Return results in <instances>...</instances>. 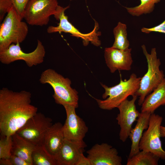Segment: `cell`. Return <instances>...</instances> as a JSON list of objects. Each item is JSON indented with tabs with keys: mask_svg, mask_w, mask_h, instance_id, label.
Masks as SVG:
<instances>
[{
	"mask_svg": "<svg viewBox=\"0 0 165 165\" xmlns=\"http://www.w3.org/2000/svg\"><path fill=\"white\" fill-rule=\"evenodd\" d=\"M31 97L25 90L14 92L5 87L0 90L1 136H12L37 113V108L31 104Z\"/></svg>",
	"mask_w": 165,
	"mask_h": 165,
	"instance_id": "obj_1",
	"label": "cell"
},
{
	"mask_svg": "<svg viewBox=\"0 0 165 165\" xmlns=\"http://www.w3.org/2000/svg\"><path fill=\"white\" fill-rule=\"evenodd\" d=\"M141 79L133 73L127 80H123L120 76L119 83L112 87H109L101 83L105 90L102 98L105 99L94 98L99 107L102 109L110 110L117 108L129 96L135 94L139 87Z\"/></svg>",
	"mask_w": 165,
	"mask_h": 165,
	"instance_id": "obj_2",
	"label": "cell"
},
{
	"mask_svg": "<svg viewBox=\"0 0 165 165\" xmlns=\"http://www.w3.org/2000/svg\"><path fill=\"white\" fill-rule=\"evenodd\" d=\"M39 81L42 84L47 83L52 86L54 91L53 97L56 103L78 107V92L71 87V82L68 78H65L53 69L49 68L42 72Z\"/></svg>",
	"mask_w": 165,
	"mask_h": 165,
	"instance_id": "obj_3",
	"label": "cell"
},
{
	"mask_svg": "<svg viewBox=\"0 0 165 165\" xmlns=\"http://www.w3.org/2000/svg\"><path fill=\"white\" fill-rule=\"evenodd\" d=\"M143 53L146 59L148 70L141 78L139 87L135 94L139 97L138 105L141 106L146 97L152 92L165 78L163 71L160 69L161 63L157 57L156 49H151L148 53L145 45L141 46Z\"/></svg>",
	"mask_w": 165,
	"mask_h": 165,
	"instance_id": "obj_4",
	"label": "cell"
},
{
	"mask_svg": "<svg viewBox=\"0 0 165 165\" xmlns=\"http://www.w3.org/2000/svg\"><path fill=\"white\" fill-rule=\"evenodd\" d=\"M12 5L9 9L0 28V51L12 43H21L28 32L27 24L22 21Z\"/></svg>",
	"mask_w": 165,
	"mask_h": 165,
	"instance_id": "obj_5",
	"label": "cell"
},
{
	"mask_svg": "<svg viewBox=\"0 0 165 165\" xmlns=\"http://www.w3.org/2000/svg\"><path fill=\"white\" fill-rule=\"evenodd\" d=\"M69 7V6L65 7L58 6L54 16L56 19L59 21V23L57 26H49L47 29V32L48 33L57 32L68 33L71 34L73 36L81 38L84 46H87L90 42L95 46H100L101 42L98 36L101 35V33L97 31L99 27L97 22L95 21L94 28L90 33L84 34L81 32L69 22L68 16L65 14V10Z\"/></svg>",
	"mask_w": 165,
	"mask_h": 165,
	"instance_id": "obj_6",
	"label": "cell"
},
{
	"mask_svg": "<svg viewBox=\"0 0 165 165\" xmlns=\"http://www.w3.org/2000/svg\"><path fill=\"white\" fill-rule=\"evenodd\" d=\"M58 6L57 0H30L25 8L24 18L30 25H46Z\"/></svg>",
	"mask_w": 165,
	"mask_h": 165,
	"instance_id": "obj_7",
	"label": "cell"
},
{
	"mask_svg": "<svg viewBox=\"0 0 165 165\" xmlns=\"http://www.w3.org/2000/svg\"><path fill=\"white\" fill-rule=\"evenodd\" d=\"M46 51L42 42L37 40L36 49L29 53L24 52L20 43H12L7 48L0 51V61L2 64H9L19 60L24 61L29 67L36 66L44 61Z\"/></svg>",
	"mask_w": 165,
	"mask_h": 165,
	"instance_id": "obj_8",
	"label": "cell"
},
{
	"mask_svg": "<svg viewBox=\"0 0 165 165\" xmlns=\"http://www.w3.org/2000/svg\"><path fill=\"white\" fill-rule=\"evenodd\" d=\"M162 117L154 113L151 115L148 127L143 133L139 146L140 150L151 152L165 160V151L160 139V127Z\"/></svg>",
	"mask_w": 165,
	"mask_h": 165,
	"instance_id": "obj_9",
	"label": "cell"
},
{
	"mask_svg": "<svg viewBox=\"0 0 165 165\" xmlns=\"http://www.w3.org/2000/svg\"><path fill=\"white\" fill-rule=\"evenodd\" d=\"M51 118L37 112L16 133L35 145H41L46 131L53 124Z\"/></svg>",
	"mask_w": 165,
	"mask_h": 165,
	"instance_id": "obj_10",
	"label": "cell"
},
{
	"mask_svg": "<svg viewBox=\"0 0 165 165\" xmlns=\"http://www.w3.org/2000/svg\"><path fill=\"white\" fill-rule=\"evenodd\" d=\"M138 97L134 94L130 100L126 99L117 107L119 113L116 119L120 127L119 138L123 142H125L129 137L133 123L137 121L140 114L137 110L135 104Z\"/></svg>",
	"mask_w": 165,
	"mask_h": 165,
	"instance_id": "obj_11",
	"label": "cell"
},
{
	"mask_svg": "<svg viewBox=\"0 0 165 165\" xmlns=\"http://www.w3.org/2000/svg\"><path fill=\"white\" fill-rule=\"evenodd\" d=\"M63 106L66 113L62 127L64 138L74 141L83 140L88 130L85 122L76 114L75 106L69 105Z\"/></svg>",
	"mask_w": 165,
	"mask_h": 165,
	"instance_id": "obj_12",
	"label": "cell"
},
{
	"mask_svg": "<svg viewBox=\"0 0 165 165\" xmlns=\"http://www.w3.org/2000/svg\"><path fill=\"white\" fill-rule=\"evenodd\" d=\"M91 165H121L117 150L107 143L96 144L86 152Z\"/></svg>",
	"mask_w": 165,
	"mask_h": 165,
	"instance_id": "obj_13",
	"label": "cell"
},
{
	"mask_svg": "<svg viewBox=\"0 0 165 165\" xmlns=\"http://www.w3.org/2000/svg\"><path fill=\"white\" fill-rule=\"evenodd\" d=\"M131 50V48L122 50L112 47L105 48L104 57L106 63L112 73L117 70H130L133 62Z\"/></svg>",
	"mask_w": 165,
	"mask_h": 165,
	"instance_id": "obj_14",
	"label": "cell"
},
{
	"mask_svg": "<svg viewBox=\"0 0 165 165\" xmlns=\"http://www.w3.org/2000/svg\"><path fill=\"white\" fill-rule=\"evenodd\" d=\"M86 146L83 140L74 141L64 138L55 156L57 165H75L80 156L85 151Z\"/></svg>",
	"mask_w": 165,
	"mask_h": 165,
	"instance_id": "obj_15",
	"label": "cell"
},
{
	"mask_svg": "<svg viewBox=\"0 0 165 165\" xmlns=\"http://www.w3.org/2000/svg\"><path fill=\"white\" fill-rule=\"evenodd\" d=\"M63 125L59 122L53 124L47 130L44 136L43 145L47 151L55 156L65 138Z\"/></svg>",
	"mask_w": 165,
	"mask_h": 165,
	"instance_id": "obj_16",
	"label": "cell"
},
{
	"mask_svg": "<svg viewBox=\"0 0 165 165\" xmlns=\"http://www.w3.org/2000/svg\"><path fill=\"white\" fill-rule=\"evenodd\" d=\"M151 114L147 112L140 113L137 123L134 127L131 130L129 135L131 145L128 158L131 157L140 151L139 143L144 130L148 127Z\"/></svg>",
	"mask_w": 165,
	"mask_h": 165,
	"instance_id": "obj_17",
	"label": "cell"
},
{
	"mask_svg": "<svg viewBox=\"0 0 165 165\" xmlns=\"http://www.w3.org/2000/svg\"><path fill=\"white\" fill-rule=\"evenodd\" d=\"M165 105V78L152 92L148 95L141 105V112L151 114L160 106Z\"/></svg>",
	"mask_w": 165,
	"mask_h": 165,
	"instance_id": "obj_18",
	"label": "cell"
},
{
	"mask_svg": "<svg viewBox=\"0 0 165 165\" xmlns=\"http://www.w3.org/2000/svg\"><path fill=\"white\" fill-rule=\"evenodd\" d=\"M12 154L33 165L31 155L36 145L16 133L12 135Z\"/></svg>",
	"mask_w": 165,
	"mask_h": 165,
	"instance_id": "obj_19",
	"label": "cell"
},
{
	"mask_svg": "<svg viewBox=\"0 0 165 165\" xmlns=\"http://www.w3.org/2000/svg\"><path fill=\"white\" fill-rule=\"evenodd\" d=\"M31 159L33 165H57L55 156L47 151L43 144L35 145Z\"/></svg>",
	"mask_w": 165,
	"mask_h": 165,
	"instance_id": "obj_20",
	"label": "cell"
},
{
	"mask_svg": "<svg viewBox=\"0 0 165 165\" xmlns=\"http://www.w3.org/2000/svg\"><path fill=\"white\" fill-rule=\"evenodd\" d=\"M115 40L112 46L113 48L122 50H126L129 48L130 42L127 39V25L119 22L113 30Z\"/></svg>",
	"mask_w": 165,
	"mask_h": 165,
	"instance_id": "obj_21",
	"label": "cell"
},
{
	"mask_svg": "<svg viewBox=\"0 0 165 165\" xmlns=\"http://www.w3.org/2000/svg\"><path fill=\"white\" fill-rule=\"evenodd\" d=\"M160 158L153 153L143 151H139L128 158L127 165H157Z\"/></svg>",
	"mask_w": 165,
	"mask_h": 165,
	"instance_id": "obj_22",
	"label": "cell"
},
{
	"mask_svg": "<svg viewBox=\"0 0 165 165\" xmlns=\"http://www.w3.org/2000/svg\"><path fill=\"white\" fill-rule=\"evenodd\" d=\"M161 0H140V3L133 7H125L127 12L133 16H139L143 14H149L154 9L155 5Z\"/></svg>",
	"mask_w": 165,
	"mask_h": 165,
	"instance_id": "obj_23",
	"label": "cell"
},
{
	"mask_svg": "<svg viewBox=\"0 0 165 165\" xmlns=\"http://www.w3.org/2000/svg\"><path fill=\"white\" fill-rule=\"evenodd\" d=\"M13 141L12 136H0V159H9L12 154Z\"/></svg>",
	"mask_w": 165,
	"mask_h": 165,
	"instance_id": "obj_24",
	"label": "cell"
},
{
	"mask_svg": "<svg viewBox=\"0 0 165 165\" xmlns=\"http://www.w3.org/2000/svg\"><path fill=\"white\" fill-rule=\"evenodd\" d=\"M12 4L18 14L22 20L24 11L28 2L30 0H11Z\"/></svg>",
	"mask_w": 165,
	"mask_h": 165,
	"instance_id": "obj_25",
	"label": "cell"
},
{
	"mask_svg": "<svg viewBox=\"0 0 165 165\" xmlns=\"http://www.w3.org/2000/svg\"><path fill=\"white\" fill-rule=\"evenodd\" d=\"M141 31L144 33L149 34L152 32H158L165 34V20L162 23L151 28L143 27Z\"/></svg>",
	"mask_w": 165,
	"mask_h": 165,
	"instance_id": "obj_26",
	"label": "cell"
},
{
	"mask_svg": "<svg viewBox=\"0 0 165 165\" xmlns=\"http://www.w3.org/2000/svg\"><path fill=\"white\" fill-rule=\"evenodd\" d=\"M13 5L11 0H0V21H2L9 8Z\"/></svg>",
	"mask_w": 165,
	"mask_h": 165,
	"instance_id": "obj_27",
	"label": "cell"
},
{
	"mask_svg": "<svg viewBox=\"0 0 165 165\" xmlns=\"http://www.w3.org/2000/svg\"><path fill=\"white\" fill-rule=\"evenodd\" d=\"M12 165H31L19 156L12 154L9 158Z\"/></svg>",
	"mask_w": 165,
	"mask_h": 165,
	"instance_id": "obj_28",
	"label": "cell"
},
{
	"mask_svg": "<svg viewBox=\"0 0 165 165\" xmlns=\"http://www.w3.org/2000/svg\"><path fill=\"white\" fill-rule=\"evenodd\" d=\"M75 165H91V164L89 159L82 153L79 156Z\"/></svg>",
	"mask_w": 165,
	"mask_h": 165,
	"instance_id": "obj_29",
	"label": "cell"
},
{
	"mask_svg": "<svg viewBox=\"0 0 165 165\" xmlns=\"http://www.w3.org/2000/svg\"><path fill=\"white\" fill-rule=\"evenodd\" d=\"M0 165H12L9 159H0Z\"/></svg>",
	"mask_w": 165,
	"mask_h": 165,
	"instance_id": "obj_30",
	"label": "cell"
},
{
	"mask_svg": "<svg viewBox=\"0 0 165 165\" xmlns=\"http://www.w3.org/2000/svg\"><path fill=\"white\" fill-rule=\"evenodd\" d=\"M160 135L161 137H165V127L161 126L160 127Z\"/></svg>",
	"mask_w": 165,
	"mask_h": 165,
	"instance_id": "obj_31",
	"label": "cell"
}]
</instances>
